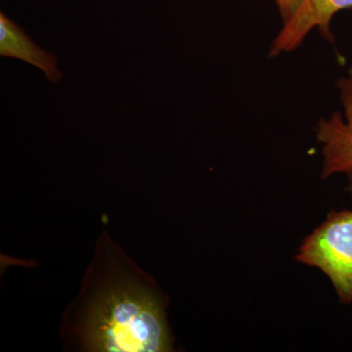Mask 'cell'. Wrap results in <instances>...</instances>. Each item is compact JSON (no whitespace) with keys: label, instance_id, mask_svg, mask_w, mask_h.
<instances>
[{"label":"cell","instance_id":"6da1fadb","mask_svg":"<svg viewBox=\"0 0 352 352\" xmlns=\"http://www.w3.org/2000/svg\"><path fill=\"white\" fill-rule=\"evenodd\" d=\"M103 241L74 303L75 317H66L67 335L87 351H170L166 302L154 280Z\"/></svg>","mask_w":352,"mask_h":352},{"label":"cell","instance_id":"5b68a950","mask_svg":"<svg viewBox=\"0 0 352 352\" xmlns=\"http://www.w3.org/2000/svg\"><path fill=\"white\" fill-rule=\"evenodd\" d=\"M0 55L36 67L51 82L62 80V72L57 68V57L36 45L31 36L3 12L0 13Z\"/></svg>","mask_w":352,"mask_h":352},{"label":"cell","instance_id":"277c9868","mask_svg":"<svg viewBox=\"0 0 352 352\" xmlns=\"http://www.w3.org/2000/svg\"><path fill=\"white\" fill-rule=\"evenodd\" d=\"M351 7L352 0H305L295 15L283 23L271 44L270 57L298 50L314 30H318L324 38L333 41L331 21L336 14Z\"/></svg>","mask_w":352,"mask_h":352},{"label":"cell","instance_id":"7a4b0ae2","mask_svg":"<svg viewBox=\"0 0 352 352\" xmlns=\"http://www.w3.org/2000/svg\"><path fill=\"white\" fill-rule=\"evenodd\" d=\"M296 259L319 268L332 282L340 302L352 303V212H331L302 241Z\"/></svg>","mask_w":352,"mask_h":352},{"label":"cell","instance_id":"3957f363","mask_svg":"<svg viewBox=\"0 0 352 352\" xmlns=\"http://www.w3.org/2000/svg\"><path fill=\"white\" fill-rule=\"evenodd\" d=\"M342 112H333L321 119L315 133L321 145L323 166L322 177L342 173L349 179L347 191L352 194V62L346 76L337 82Z\"/></svg>","mask_w":352,"mask_h":352},{"label":"cell","instance_id":"8992f818","mask_svg":"<svg viewBox=\"0 0 352 352\" xmlns=\"http://www.w3.org/2000/svg\"><path fill=\"white\" fill-rule=\"evenodd\" d=\"M283 23L291 19L302 6L305 0H274Z\"/></svg>","mask_w":352,"mask_h":352}]
</instances>
